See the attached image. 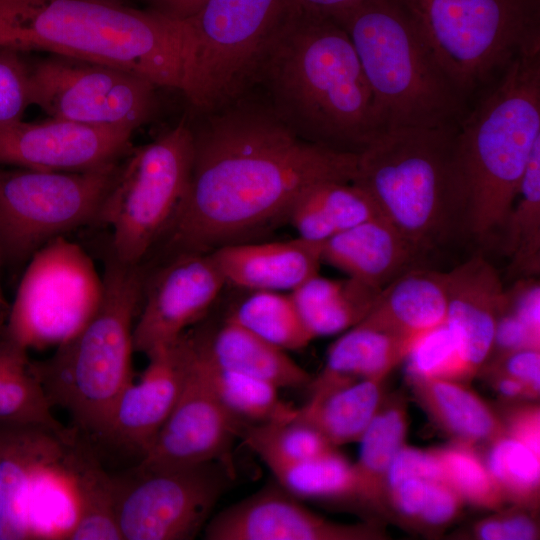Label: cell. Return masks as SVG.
<instances>
[{
  "label": "cell",
  "mask_w": 540,
  "mask_h": 540,
  "mask_svg": "<svg viewBox=\"0 0 540 540\" xmlns=\"http://www.w3.org/2000/svg\"><path fill=\"white\" fill-rule=\"evenodd\" d=\"M413 342L361 321L348 329L328 349L322 372L311 389L359 379H385L405 360Z\"/></svg>",
  "instance_id": "f546056e"
},
{
  "label": "cell",
  "mask_w": 540,
  "mask_h": 540,
  "mask_svg": "<svg viewBox=\"0 0 540 540\" xmlns=\"http://www.w3.org/2000/svg\"><path fill=\"white\" fill-rule=\"evenodd\" d=\"M31 105L50 118L135 131L158 110V86L117 67L49 53L29 64Z\"/></svg>",
  "instance_id": "9a60e30c"
},
{
  "label": "cell",
  "mask_w": 540,
  "mask_h": 540,
  "mask_svg": "<svg viewBox=\"0 0 540 540\" xmlns=\"http://www.w3.org/2000/svg\"><path fill=\"white\" fill-rule=\"evenodd\" d=\"M447 272L412 268L382 288L369 315L362 321L414 342L445 323Z\"/></svg>",
  "instance_id": "d4e9b609"
},
{
  "label": "cell",
  "mask_w": 540,
  "mask_h": 540,
  "mask_svg": "<svg viewBox=\"0 0 540 540\" xmlns=\"http://www.w3.org/2000/svg\"><path fill=\"white\" fill-rule=\"evenodd\" d=\"M334 21L353 44L383 131L455 125L467 113L396 0H363Z\"/></svg>",
  "instance_id": "8992f818"
},
{
  "label": "cell",
  "mask_w": 540,
  "mask_h": 540,
  "mask_svg": "<svg viewBox=\"0 0 540 540\" xmlns=\"http://www.w3.org/2000/svg\"><path fill=\"white\" fill-rule=\"evenodd\" d=\"M255 88L308 142L358 154L384 132L353 44L331 18L297 8L270 46Z\"/></svg>",
  "instance_id": "7a4b0ae2"
},
{
  "label": "cell",
  "mask_w": 540,
  "mask_h": 540,
  "mask_svg": "<svg viewBox=\"0 0 540 540\" xmlns=\"http://www.w3.org/2000/svg\"><path fill=\"white\" fill-rule=\"evenodd\" d=\"M122 540H190L204 530L235 480L234 463L182 466L137 464L113 477Z\"/></svg>",
  "instance_id": "5bb4252c"
},
{
  "label": "cell",
  "mask_w": 540,
  "mask_h": 540,
  "mask_svg": "<svg viewBox=\"0 0 540 540\" xmlns=\"http://www.w3.org/2000/svg\"><path fill=\"white\" fill-rule=\"evenodd\" d=\"M540 334V287L535 279L521 280L506 291L505 310Z\"/></svg>",
  "instance_id": "7dc6e473"
},
{
  "label": "cell",
  "mask_w": 540,
  "mask_h": 540,
  "mask_svg": "<svg viewBox=\"0 0 540 540\" xmlns=\"http://www.w3.org/2000/svg\"><path fill=\"white\" fill-rule=\"evenodd\" d=\"M363 0H295L297 7L308 14L336 19Z\"/></svg>",
  "instance_id": "816d5d0a"
},
{
  "label": "cell",
  "mask_w": 540,
  "mask_h": 540,
  "mask_svg": "<svg viewBox=\"0 0 540 540\" xmlns=\"http://www.w3.org/2000/svg\"><path fill=\"white\" fill-rule=\"evenodd\" d=\"M504 250L512 257L511 275L531 276L540 269V142L524 172L503 228Z\"/></svg>",
  "instance_id": "e575fe53"
},
{
  "label": "cell",
  "mask_w": 540,
  "mask_h": 540,
  "mask_svg": "<svg viewBox=\"0 0 540 540\" xmlns=\"http://www.w3.org/2000/svg\"><path fill=\"white\" fill-rule=\"evenodd\" d=\"M493 371L509 375L523 382L538 396L540 388V352L537 348H524L500 354Z\"/></svg>",
  "instance_id": "bcb514c9"
},
{
  "label": "cell",
  "mask_w": 540,
  "mask_h": 540,
  "mask_svg": "<svg viewBox=\"0 0 540 540\" xmlns=\"http://www.w3.org/2000/svg\"><path fill=\"white\" fill-rule=\"evenodd\" d=\"M445 323L454 334L460 358L471 379L493 352L506 290L497 270L480 255L447 272Z\"/></svg>",
  "instance_id": "44dd1931"
},
{
  "label": "cell",
  "mask_w": 540,
  "mask_h": 540,
  "mask_svg": "<svg viewBox=\"0 0 540 540\" xmlns=\"http://www.w3.org/2000/svg\"><path fill=\"white\" fill-rule=\"evenodd\" d=\"M5 323V332L26 349L57 347L93 316L102 298V276L85 251L65 236L28 261Z\"/></svg>",
  "instance_id": "4fadbf2b"
},
{
  "label": "cell",
  "mask_w": 540,
  "mask_h": 540,
  "mask_svg": "<svg viewBox=\"0 0 540 540\" xmlns=\"http://www.w3.org/2000/svg\"><path fill=\"white\" fill-rule=\"evenodd\" d=\"M405 360L408 378L468 380L457 340L446 323L420 336Z\"/></svg>",
  "instance_id": "b9f144b4"
},
{
  "label": "cell",
  "mask_w": 540,
  "mask_h": 540,
  "mask_svg": "<svg viewBox=\"0 0 540 540\" xmlns=\"http://www.w3.org/2000/svg\"><path fill=\"white\" fill-rule=\"evenodd\" d=\"M183 334L211 390L239 422L257 425L295 417L297 408L280 399L277 387L215 365L195 347L186 331Z\"/></svg>",
  "instance_id": "d6a6232c"
},
{
  "label": "cell",
  "mask_w": 540,
  "mask_h": 540,
  "mask_svg": "<svg viewBox=\"0 0 540 540\" xmlns=\"http://www.w3.org/2000/svg\"><path fill=\"white\" fill-rule=\"evenodd\" d=\"M424 255L382 216L340 232L321 244L322 262L379 288L419 267Z\"/></svg>",
  "instance_id": "603a6c76"
},
{
  "label": "cell",
  "mask_w": 540,
  "mask_h": 540,
  "mask_svg": "<svg viewBox=\"0 0 540 540\" xmlns=\"http://www.w3.org/2000/svg\"><path fill=\"white\" fill-rule=\"evenodd\" d=\"M194 114L188 119L193 143L189 184L175 222L153 252L159 250V258L246 242L287 221L294 202L311 185L354 179L357 154L298 137L256 88Z\"/></svg>",
  "instance_id": "6da1fadb"
},
{
  "label": "cell",
  "mask_w": 540,
  "mask_h": 540,
  "mask_svg": "<svg viewBox=\"0 0 540 540\" xmlns=\"http://www.w3.org/2000/svg\"><path fill=\"white\" fill-rule=\"evenodd\" d=\"M134 131L64 119L23 120L0 128V165L49 171H86L120 162Z\"/></svg>",
  "instance_id": "ac0fdd59"
},
{
  "label": "cell",
  "mask_w": 540,
  "mask_h": 540,
  "mask_svg": "<svg viewBox=\"0 0 540 540\" xmlns=\"http://www.w3.org/2000/svg\"><path fill=\"white\" fill-rule=\"evenodd\" d=\"M0 45L117 67L182 93L189 29L122 0H0Z\"/></svg>",
  "instance_id": "3957f363"
},
{
  "label": "cell",
  "mask_w": 540,
  "mask_h": 540,
  "mask_svg": "<svg viewBox=\"0 0 540 540\" xmlns=\"http://www.w3.org/2000/svg\"><path fill=\"white\" fill-rule=\"evenodd\" d=\"M467 100L519 56L540 50V0H396Z\"/></svg>",
  "instance_id": "ba28073f"
},
{
  "label": "cell",
  "mask_w": 540,
  "mask_h": 540,
  "mask_svg": "<svg viewBox=\"0 0 540 540\" xmlns=\"http://www.w3.org/2000/svg\"><path fill=\"white\" fill-rule=\"evenodd\" d=\"M434 452L445 482L464 502L490 510L502 506L506 499L473 445L455 442Z\"/></svg>",
  "instance_id": "60d3db41"
},
{
  "label": "cell",
  "mask_w": 540,
  "mask_h": 540,
  "mask_svg": "<svg viewBox=\"0 0 540 540\" xmlns=\"http://www.w3.org/2000/svg\"><path fill=\"white\" fill-rule=\"evenodd\" d=\"M207 540H369L383 534L367 524H341L304 506L281 486L270 485L210 518Z\"/></svg>",
  "instance_id": "d6986e66"
},
{
  "label": "cell",
  "mask_w": 540,
  "mask_h": 540,
  "mask_svg": "<svg viewBox=\"0 0 540 540\" xmlns=\"http://www.w3.org/2000/svg\"><path fill=\"white\" fill-rule=\"evenodd\" d=\"M384 379L338 382L311 390L295 417L314 427L333 446L359 441L383 401Z\"/></svg>",
  "instance_id": "4316f807"
},
{
  "label": "cell",
  "mask_w": 540,
  "mask_h": 540,
  "mask_svg": "<svg viewBox=\"0 0 540 540\" xmlns=\"http://www.w3.org/2000/svg\"><path fill=\"white\" fill-rule=\"evenodd\" d=\"M148 364L119 395L99 440L139 456L146 454L172 412L184 380L179 338L147 355Z\"/></svg>",
  "instance_id": "ffe728a7"
},
{
  "label": "cell",
  "mask_w": 540,
  "mask_h": 540,
  "mask_svg": "<svg viewBox=\"0 0 540 540\" xmlns=\"http://www.w3.org/2000/svg\"><path fill=\"white\" fill-rule=\"evenodd\" d=\"M408 380L419 404L455 442L490 443L505 434L503 420L494 409L461 381L444 378Z\"/></svg>",
  "instance_id": "484cf974"
},
{
  "label": "cell",
  "mask_w": 540,
  "mask_h": 540,
  "mask_svg": "<svg viewBox=\"0 0 540 540\" xmlns=\"http://www.w3.org/2000/svg\"><path fill=\"white\" fill-rule=\"evenodd\" d=\"M144 272V265H126L108 254L93 316L49 358L34 361L52 408L66 411L72 427L88 439H100L119 395L134 379L133 327Z\"/></svg>",
  "instance_id": "5b68a950"
},
{
  "label": "cell",
  "mask_w": 540,
  "mask_h": 540,
  "mask_svg": "<svg viewBox=\"0 0 540 540\" xmlns=\"http://www.w3.org/2000/svg\"><path fill=\"white\" fill-rule=\"evenodd\" d=\"M195 347L215 365L265 381L278 389L309 386L310 374L287 351L265 341L225 317L215 327L186 331Z\"/></svg>",
  "instance_id": "cb8c5ba5"
},
{
  "label": "cell",
  "mask_w": 540,
  "mask_h": 540,
  "mask_svg": "<svg viewBox=\"0 0 540 540\" xmlns=\"http://www.w3.org/2000/svg\"><path fill=\"white\" fill-rule=\"evenodd\" d=\"M408 412L405 399L393 395L382 401L360 438L356 500L378 510L385 508L386 476L389 466L405 444Z\"/></svg>",
  "instance_id": "1f68e13d"
},
{
  "label": "cell",
  "mask_w": 540,
  "mask_h": 540,
  "mask_svg": "<svg viewBox=\"0 0 540 540\" xmlns=\"http://www.w3.org/2000/svg\"><path fill=\"white\" fill-rule=\"evenodd\" d=\"M119 163L74 172L0 165V261H29L48 242L98 223Z\"/></svg>",
  "instance_id": "7c38bea8"
},
{
  "label": "cell",
  "mask_w": 540,
  "mask_h": 540,
  "mask_svg": "<svg viewBox=\"0 0 540 540\" xmlns=\"http://www.w3.org/2000/svg\"><path fill=\"white\" fill-rule=\"evenodd\" d=\"M321 244L297 237L239 242L211 251L226 284L250 291H292L319 274Z\"/></svg>",
  "instance_id": "7402d4cb"
},
{
  "label": "cell",
  "mask_w": 540,
  "mask_h": 540,
  "mask_svg": "<svg viewBox=\"0 0 540 540\" xmlns=\"http://www.w3.org/2000/svg\"><path fill=\"white\" fill-rule=\"evenodd\" d=\"M226 317L285 351L302 349L313 340L290 294L252 291Z\"/></svg>",
  "instance_id": "d590c367"
},
{
  "label": "cell",
  "mask_w": 540,
  "mask_h": 540,
  "mask_svg": "<svg viewBox=\"0 0 540 540\" xmlns=\"http://www.w3.org/2000/svg\"><path fill=\"white\" fill-rule=\"evenodd\" d=\"M26 349L0 329V424L34 426L72 439L73 428L62 425L52 413L44 389Z\"/></svg>",
  "instance_id": "4dcf8cb0"
},
{
  "label": "cell",
  "mask_w": 540,
  "mask_h": 540,
  "mask_svg": "<svg viewBox=\"0 0 540 540\" xmlns=\"http://www.w3.org/2000/svg\"><path fill=\"white\" fill-rule=\"evenodd\" d=\"M523 506L477 523L474 535L481 540H532L538 538L536 520Z\"/></svg>",
  "instance_id": "ee69618b"
},
{
  "label": "cell",
  "mask_w": 540,
  "mask_h": 540,
  "mask_svg": "<svg viewBox=\"0 0 540 540\" xmlns=\"http://www.w3.org/2000/svg\"><path fill=\"white\" fill-rule=\"evenodd\" d=\"M382 288L356 278L329 279L319 274L289 294L314 338L348 330L364 320Z\"/></svg>",
  "instance_id": "f1b7e54d"
},
{
  "label": "cell",
  "mask_w": 540,
  "mask_h": 540,
  "mask_svg": "<svg viewBox=\"0 0 540 540\" xmlns=\"http://www.w3.org/2000/svg\"><path fill=\"white\" fill-rule=\"evenodd\" d=\"M297 8L294 0H206L185 20L182 94L192 110L220 107L254 89L270 46Z\"/></svg>",
  "instance_id": "30bf717a"
},
{
  "label": "cell",
  "mask_w": 540,
  "mask_h": 540,
  "mask_svg": "<svg viewBox=\"0 0 540 540\" xmlns=\"http://www.w3.org/2000/svg\"><path fill=\"white\" fill-rule=\"evenodd\" d=\"M494 385L497 392L507 399L535 398L523 382L503 373L494 372Z\"/></svg>",
  "instance_id": "f5cc1de1"
},
{
  "label": "cell",
  "mask_w": 540,
  "mask_h": 540,
  "mask_svg": "<svg viewBox=\"0 0 540 540\" xmlns=\"http://www.w3.org/2000/svg\"><path fill=\"white\" fill-rule=\"evenodd\" d=\"M30 105L29 63L23 51L0 45V128L22 121Z\"/></svg>",
  "instance_id": "7bdbcfd3"
},
{
  "label": "cell",
  "mask_w": 540,
  "mask_h": 540,
  "mask_svg": "<svg viewBox=\"0 0 540 540\" xmlns=\"http://www.w3.org/2000/svg\"><path fill=\"white\" fill-rule=\"evenodd\" d=\"M263 462L272 471L278 485L300 500H356L354 464L337 449L313 459H265Z\"/></svg>",
  "instance_id": "836d02e7"
},
{
  "label": "cell",
  "mask_w": 540,
  "mask_h": 540,
  "mask_svg": "<svg viewBox=\"0 0 540 540\" xmlns=\"http://www.w3.org/2000/svg\"><path fill=\"white\" fill-rule=\"evenodd\" d=\"M83 438L0 424V540H67L79 513Z\"/></svg>",
  "instance_id": "9c48e42d"
},
{
  "label": "cell",
  "mask_w": 540,
  "mask_h": 540,
  "mask_svg": "<svg viewBox=\"0 0 540 540\" xmlns=\"http://www.w3.org/2000/svg\"><path fill=\"white\" fill-rule=\"evenodd\" d=\"M456 127L386 130L357 154L352 181L424 254L460 230L453 164Z\"/></svg>",
  "instance_id": "52a82bcc"
},
{
  "label": "cell",
  "mask_w": 540,
  "mask_h": 540,
  "mask_svg": "<svg viewBox=\"0 0 540 540\" xmlns=\"http://www.w3.org/2000/svg\"><path fill=\"white\" fill-rule=\"evenodd\" d=\"M184 380L179 397L153 444L139 460L145 466H182L211 461L233 463L231 450L244 424L220 403L179 337Z\"/></svg>",
  "instance_id": "e0dca14e"
},
{
  "label": "cell",
  "mask_w": 540,
  "mask_h": 540,
  "mask_svg": "<svg viewBox=\"0 0 540 540\" xmlns=\"http://www.w3.org/2000/svg\"><path fill=\"white\" fill-rule=\"evenodd\" d=\"M193 143L188 119L120 161L98 223L110 230L109 255L144 264L175 222L185 199Z\"/></svg>",
  "instance_id": "8fae6325"
},
{
  "label": "cell",
  "mask_w": 540,
  "mask_h": 540,
  "mask_svg": "<svg viewBox=\"0 0 540 540\" xmlns=\"http://www.w3.org/2000/svg\"><path fill=\"white\" fill-rule=\"evenodd\" d=\"M411 477L445 482L443 470L434 449L424 451L404 444L389 466L386 476V490L388 487Z\"/></svg>",
  "instance_id": "f6af8a7d"
},
{
  "label": "cell",
  "mask_w": 540,
  "mask_h": 540,
  "mask_svg": "<svg viewBox=\"0 0 540 540\" xmlns=\"http://www.w3.org/2000/svg\"><path fill=\"white\" fill-rule=\"evenodd\" d=\"M146 8L167 18L184 21L198 12L206 0H142Z\"/></svg>",
  "instance_id": "f907efd6"
},
{
  "label": "cell",
  "mask_w": 540,
  "mask_h": 540,
  "mask_svg": "<svg viewBox=\"0 0 540 540\" xmlns=\"http://www.w3.org/2000/svg\"><path fill=\"white\" fill-rule=\"evenodd\" d=\"M540 334L532 331L513 314L504 311L500 317L494 338L493 350L500 354L524 348L539 349Z\"/></svg>",
  "instance_id": "c3c4849f"
},
{
  "label": "cell",
  "mask_w": 540,
  "mask_h": 540,
  "mask_svg": "<svg viewBox=\"0 0 540 540\" xmlns=\"http://www.w3.org/2000/svg\"><path fill=\"white\" fill-rule=\"evenodd\" d=\"M381 216L370 196L353 181L324 180L303 191L288 222L298 237L322 243L349 228Z\"/></svg>",
  "instance_id": "83f0119b"
},
{
  "label": "cell",
  "mask_w": 540,
  "mask_h": 540,
  "mask_svg": "<svg viewBox=\"0 0 540 540\" xmlns=\"http://www.w3.org/2000/svg\"><path fill=\"white\" fill-rule=\"evenodd\" d=\"M146 263L133 327L135 352L174 343L204 319L226 282L210 252L186 251Z\"/></svg>",
  "instance_id": "2e32d148"
},
{
  "label": "cell",
  "mask_w": 540,
  "mask_h": 540,
  "mask_svg": "<svg viewBox=\"0 0 540 540\" xmlns=\"http://www.w3.org/2000/svg\"><path fill=\"white\" fill-rule=\"evenodd\" d=\"M505 434L540 455V414L536 405L521 406L510 411L503 421Z\"/></svg>",
  "instance_id": "681fc988"
},
{
  "label": "cell",
  "mask_w": 540,
  "mask_h": 540,
  "mask_svg": "<svg viewBox=\"0 0 540 540\" xmlns=\"http://www.w3.org/2000/svg\"><path fill=\"white\" fill-rule=\"evenodd\" d=\"M540 142V50L516 58L464 115L453 164L460 229L478 241L503 231Z\"/></svg>",
  "instance_id": "277c9868"
},
{
  "label": "cell",
  "mask_w": 540,
  "mask_h": 540,
  "mask_svg": "<svg viewBox=\"0 0 540 540\" xmlns=\"http://www.w3.org/2000/svg\"><path fill=\"white\" fill-rule=\"evenodd\" d=\"M463 499L446 482L422 477L404 479L386 490L385 508L416 528L439 529L461 512Z\"/></svg>",
  "instance_id": "74e56055"
},
{
  "label": "cell",
  "mask_w": 540,
  "mask_h": 540,
  "mask_svg": "<svg viewBox=\"0 0 540 540\" xmlns=\"http://www.w3.org/2000/svg\"><path fill=\"white\" fill-rule=\"evenodd\" d=\"M79 513L67 540H122L115 511L114 479L100 465L90 444L81 449Z\"/></svg>",
  "instance_id": "8d00e7d4"
},
{
  "label": "cell",
  "mask_w": 540,
  "mask_h": 540,
  "mask_svg": "<svg viewBox=\"0 0 540 540\" xmlns=\"http://www.w3.org/2000/svg\"><path fill=\"white\" fill-rule=\"evenodd\" d=\"M239 438L262 460L301 461L336 450L319 431L296 417L265 424H244Z\"/></svg>",
  "instance_id": "f35d334b"
},
{
  "label": "cell",
  "mask_w": 540,
  "mask_h": 540,
  "mask_svg": "<svg viewBox=\"0 0 540 540\" xmlns=\"http://www.w3.org/2000/svg\"><path fill=\"white\" fill-rule=\"evenodd\" d=\"M9 304L4 298V294L0 283V329L5 327V323L9 313Z\"/></svg>",
  "instance_id": "db71d44e"
},
{
  "label": "cell",
  "mask_w": 540,
  "mask_h": 540,
  "mask_svg": "<svg viewBox=\"0 0 540 540\" xmlns=\"http://www.w3.org/2000/svg\"><path fill=\"white\" fill-rule=\"evenodd\" d=\"M485 464L505 499L526 508L538 503L540 455L504 434L490 442Z\"/></svg>",
  "instance_id": "ab89813d"
}]
</instances>
